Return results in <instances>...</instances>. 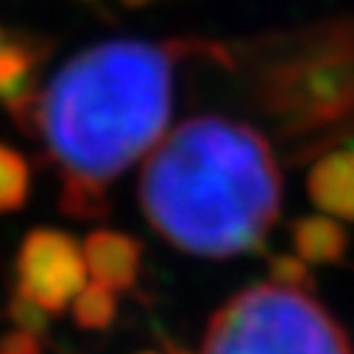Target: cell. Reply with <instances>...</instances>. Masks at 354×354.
<instances>
[{
	"instance_id": "obj_1",
	"label": "cell",
	"mask_w": 354,
	"mask_h": 354,
	"mask_svg": "<svg viewBox=\"0 0 354 354\" xmlns=\"http://www.w3.org/2000/svg\"><path fill=\"white\" fill-rule=\"evenodd\" d=\"M187 56L232 59L207 42L112 39L73 56L45 90L6 109L26 134H39L62 182L104 187L167 131L176 67Z\"/></svg>"
},
{
	"instance_id": "obj_2",
	"label": "cell",
	"mask_w": 354,
	"mask_h": 354,
	"mask_svg": "<svg viewBox=\"0 0 354 354\" xmlns=\"http://www.w3.org/2000/svg\"><path fill=\"white\" fill-rule=\"evenodd\" d=\"M140 204L170 245L223 259L262 248L279 218L282 176L257 129L204 115L179 123L148 151Z\"/></svg>"
},
{
	"instance_id": "obj_3",
	"label": "cell",
	"mask_w": 354,
	"mask_h": 354,
	"mask_svg": "<svg viewBox=\"0 0 354 354\" xmlns=\"http://www.w3.org/2000/svg\"><path fill=\"white\" fill-rule=\"evenodd\" d=\"M204 354H351V346L310 290L262 282L212 315Z\"/></svg>"
},
{
	"instance_id": "obj_4",
	"label": "cell",
	"mask_w": 354,
	"mask_h": 354,
	"mask_svg": "<svg viewBox=\"0 0 354 354\" xmlns=\"http://www.w3.org/2000/svg\"><path fill=\"white\" fill-rule=\"evenodd\" d=\"M17 290L62 315L75 293L86 285V262L81 243L59 229H31L17 251Z\"/></svg>"
},
{
	"instance_id": "obj_5",
	"label": "cell",
	"mask_w": 354,
	"mask_h": 354,
	"mask_svg": "<svg viewBox=\"0 0 354 354\" xmlns=\"http://www.w3.org/2000/svg\"><path fill=\"white\" fill-rule=\"evenodd\" d=\"M86 274L112 290H131L140 279L142 243L126 232L98 229L81 243Z\"/></svg>"
},
{
	"instance_id": "obj_6",
	"label": "cell",
	"mask_w": 354,
	"mask_h": 354,
	"mask_svg": "<svg viewBox=\"0 0 354 354\" xmlns=\"http://www.w3.org/2000/svg\"><path fill=\"white\" fill-rule=\"evenodd\" d=\"M310 198L332 218L354 221V145L318 159L307 179Z\"/></svg>"
},
{
	"instance_id": "obj_7",
	"label": "cell",
	"mask_w": 354,
	"mask_h": 354,
	"mask_svg": "<svg viewBox=\"0 0 354 354\" xmlns=\"http://www.w3.org/2000/svg\"><path fill=\"white\" fill-rule=\"evenodd\" d=\"M45 59V45L34 37H17L0 45V101L6 106L34 93V73Z\"/></svg>"
},
{
	"instance_id": "obj_8",
	"label": "cell",
	"mask_w": 354,
	"mask_h": 354,
	"mask_svg": "<svg viewBox=\"0 0 354 354\" xmlns=\"http://www.w3.org/2000/svg\"><path fill=\"white\" fill-rule=\"evenodd\" d=\"M293 245L304 262H340L348 237L335 221L313 215L293 223Z\"/></svg>"
},
{
	"instance_id": "obj_9",
	"label": "cell",
	"mask_w": 354,
	"mask_h": 354,
	"mask_svg": "<svg viewBox=\"0 0 354 354\" xmlns=\"http://www.w3.org/2000/svg\"><path fill=\"white\" fill-rule=\"evenodd\" d=\"M70 307H73L75 326L86 329V332H104L118 318V296L112 288H106L101 282L84 285L75 293V299L70 301Z\"/></svg>"
},
{
	"instance_id": "obj_10",
	"label": "cell",
	"mask_w": 354,
	"mask_h": 354,
	"mask_svg": "<svg viewBox=\"0 0 354 354\" xmlns=\"http://www.w3.org/2000/svg\"><path fill=\"white\" fill-rule=\"evenodd\" d=\"M31 170L20 151L0 145V215L17 212L28 201Z\"/></svg>"
},
{
	"instance_id": "obj_11",
	"label": "cell",
	"mask_w": 354,
	"mask_h": 354,
	"mask_svg": "<svg viewBox=\"0 0 354 354\" xmlns=\"http://www.w3.org/2000/svg\"><path fill=\"white\" fill-rule=\"evenodd\" d=\"M6 315L17 329H26V332L39 335V337L50 329V313L45 307H39L34 299H28L26 293H20V290L12 293V299L6 304Z\"/></svg>"
},
{
	"instance_id": "obj_12",
	"label": "cell",
	"mask_w": 354,
	"mask_h": 354,
	"mask_svg": "<svg viewBox=\"0 0 354 354\" xmlns=\"http://www.w3.org/2000/svg\"><path fill=\"white\" fill-rule=\"evenodd\" d=\"M271 282L299 288V290H313V274L310 262H304L299 254H279L271 259Z\"/></svg>"
},
{
	"instance_id": "obj_13",
	"label": "cell",
	"mask_w": 354,
	"mask_h": 354,
	"mask_svg": "<svg viewBox=\"0 0 354 354\" xmlns=\"http://www.w3.org/2000/svg\"><path fill=\"white\" fill-rule=\"evenodd\" d=\"M0 354H45L39 335H31L26 329H12L0 337Z\"/></svg>"
},
{
	"instance_id": "obj_14",
	"label": "cell",
	"mask_w": 354,
	"mask_h": 354,
	"mask_svg": "<svg viewBox=\"0 0 354 354\" xmlns=\"http://www.w3.org/2000/svg\"><path fill=\"white\" fill-rule=\"evenodd\" d=\"M120 3H123L126 9H142V6L153 3V0H120Z\"/></svg>"
},
{
	"instance_id": "obj_15",
	"label": "cell",
	"mask_w": 354,
	"mask_h": 354,
	"mask_svg": "<svg viewBox=\"0 0 354 354\" xmlns=\"http://www.w3.org/2000/svg\"><path fill=\"white\" fill-rule=\"evenodd\" d=\"M167 354H193V351H187V348H176L173 343H167Z\"/></svg>"
},
{
	"instance_id": "obj_16",
	"label": "cell",
	"mask_w": 354,
	"mask_h": 354,
	"mask_svg": "<svg viewBox=\"0 0 354 354\" xmlns=\"http://www.w3.org/2000/svg\"><path fill=\"white\" fill-rule=\"evenodd\" d=\"M3 42H6V31H3V28H0V45H3Z\"/></svg>"
},
{
	"instance_id": "obj_17",
	"label": "cell",
	"mask_w": 354,
	"mask_h": 354,
	"mask_svg": "<svg viewBox=\"0 0 354 354\" xmlns=\"http://www.w3.org/2000/svg\"><path fill=\"white\" fill-rule=\"evenodd\" d=\"M140 354H159V351H140Z\"/></svg>"
}]
</instances>
